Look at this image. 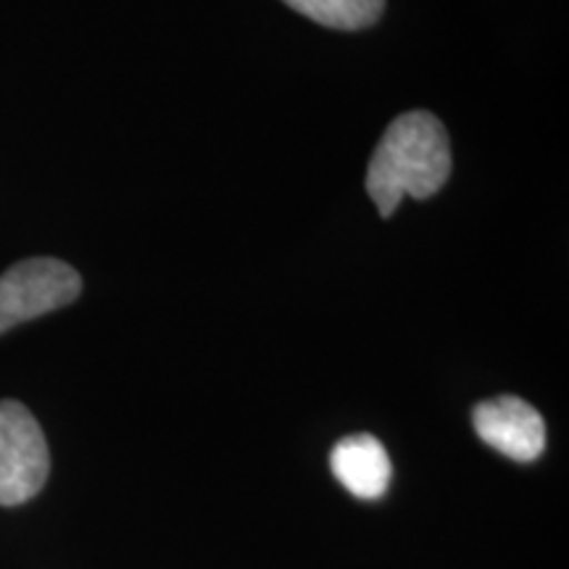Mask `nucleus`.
<instances>
[{
	"label": "nucleus",
	"mask_w": 569,
	"mask_h": 569,
	"mask_svg": "<svg viewBox=\"0 0 569 569\" xmlns=\"http://www.w3.org/2000/svg\"><path fill=\"white\" fill-rule=\"evenodd\" d=\"M82 277L59 259H27L0 274V336L77 301Z\"/></svg>",
	"instance_id": "2"
},
{
	"label": "nucleus",
	"mask_w": 569,
	"mask_h": 569,
	"mask_svg": "<svg viewBox=\"0 0 569 569\" xmlns=\"http://www.w3.org/2000/svg\"><path fill=\"white\" fill-rule=\"evenodd\" d=\"M330 469L340 486L361 501L386 496L393 478V465H390L386 446L367 432L338 440L330 453Z\"/></svg>",
	"instance_id": "5"
},
{
	"label": "nucleus",
	"mask_w": 569,
	"mask_h": 569,
	"mask_svg": "<svg viewBox=\"0 0 569 569\" xmlns=\"http://www.w3.org/2000/svg\"><path fill=\"white\" fill-rule=\"evenodd\" d=\"M451 140L436 113L407 111L377 142L367 167V193L382 219H390L403 196L427 201L451 177Z\"/></svg>",
	"instance_id": "1"
},
{
	"label": "nucleus",
	"mask_w": 569,
	"mask_h": 569,
	"mask_svg": "<svg viewBox=\"0 0 569 569\" xmlns=\"http://www.w3.org/2000/svg\"><path fill=\"white\" fill-rule=\"evenodd\" d=\"M472 425L482 443L515 461H536L546 448L543 417L517 396H498L478 403Z\"/></svg>",
	"instance_id": "4"
},
{
	"label": "nucleus",
	"mask_w": 569,
	"mask_h": 569,
	"mask_svg": "<svg viewBox=\"0 0 569 569\" xmlns=\"http://www.w3.org/2000/svg\"><path fill=\"white\" fill-rule=\"evenodd\" d=\"M51 453L38 419L19 401H0V507H19L42 490Z\"/></svg>",
	"instance_id": "3"
},
{
	"label": "nucleus",
	"mask_w": 569,
	"mask_h": 569,
	"mask_svg": "<svg viewBox=\"0 0 569 569\" xmlns=\"http://www.w3.org/2000/svg\"><path fill=\"white\" fill-rule=\"evenodd\" d=\"M282 3L327 30L340 32L367 30L386 11V0H282Z\"/></svg>",
	"instance_id": "6"
}]
</instances>
